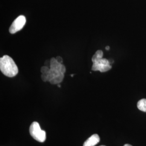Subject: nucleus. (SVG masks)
Listing matches in <instances>:
<instances>
[{"label":"nucleus","mask_w":146,"mask_h":146,"mask_svg":"<svg viewBox=\"0 0 146 146\" xmlns=\"http://www.w3.org/2000/svg\"></svg>","instance_id":"obj_17"},{"label":"nucleus","mask_w":146,"mask_h":146,"mask_svg":"<svg viewBox=\"0 0 146 146\" xmlns=\"http://www.w3.org/2000/svg\"><path fill=\"white\" fill-rule=\"evenodd\" d=\"M56 61H58V62L60 63L61 64H62V63L63 62L62 58L60 57V56H57L56 58Z\"/></svg>","instance_id":"obj_11"},{"label":"nucleus","mask_w":146,"mask_h":146,"mask_svg":"<svg viewBox=\"0 0 146 146\" xmlns=\"http://www.w3.org/2000/svg\"><path fill=\"white\" fill-rule=\"evenodd\" d=\"M110 47H109V46H107V47H106V50H110Z\"/></svg>","instance_id":"obj_13"},{"label":"nucleus","mask_w":146,"mask_h":146,"mask_svg":"<svg viewBox=\"0 0 146 146\" xmlns=\"http://www.w3.org/2000/svg\"><path fill=\"white\" fill-rule=\"evenodd\" d=\"M99 136L95 134L91 136L90 137L84 142L83 146H95L99 142Z\"/></svg>","instance_id":"obj_5"},{"label":"nucleus","mask_w":146,"mask_h":146,"mask_svg":"<svg viewBox=\"0 0 146 146\" xmlns=\"http://www.w3.org/2000/svg\"><path fill=\"white\" fill-rule=\"evenodd\" d=\"M93 64L92 69L94 71L99 70L100 72H106L111 69L110 62L106 58H92Z\"/></svg>","instance_id":"obj_3"},{"label":"nucleus","mask_w":146,"mask_h":146,"mask_svg":"<svg viewBox=\"0 0 146 146\" xmlns=\"http://www.w3.org/2000/svg\"><path fill=\"white\" fill-rule=\"evenodd\" d=\"M132 146L131 145H129V144H125V145L124 146Z\"/></svg>","instance_id":"obj_14"},{"label":"nucleus","mask_w":146,"mask_h":146,"mask_svg":"<svg viewBox=\"0 0 146 146\" xmlns=\"http://www.w3.org/2000/svg\"><path fill=\"white\" fill-rule=\"evenodd\" d=\"M29 132L31 135L35 140L40 142H44L46 140V133L43 131L39 123L37 122H34L31 123L29 128Z\"/></svg>","instance_id":"obj_2"},{"label":"nucleus","mask_w":146,"mask_h":146,"mask_svg":"<svg viewBox=\"0 0 146 146\" xmlns=\"http://www.w3.org/2000/svg\"><path fill=\"white\" fill-rule=\"evenodd\" d=\"M102 57H103V52L101 50L96 51V52H95L94 56H93V58H102Z\"/></svg>","instance_id":"obj_8"},{"label":"nucleus","mask_w":146,"mask_h":146,"mask_svg":"<svg viewBox=\"0 0 146 146\" xmlns=\"http://www.w3.org/2000/svg\"><path fill=\"white\" fill-rule=\"evenodd\" d=\"M137 108L142 111L146 112V99H143L138 101L137 104Z\"/></svg>","instance_id":"obj_7"},{"label":"nucleus","mask_w":146,"mask_h":146,"mask_svg":"<svg viewBox=\"0 0 146 146\" xmlns=\"http://www.w3.org/2000/svg\"><path fill=\"white\" fill-rule=\"evenodd\" d=\"M61 72L63 74H64V73L66 72V67L63 64H62V66L61 68Z\"/></svg>","instance_id":"obj_12"},{"label":"nucleus","mask_w":146,"mask_h":146,"mask_svg":"<svg viewBox=\"0 0 146 146\" xmlns=\"http://www.w3.org/2000/svg\"><path fill=\"white\" fill-rule=\"evenodd\" d=\"M26 22V17L23 15L19 16L13 22L9 28V32L11 34H15L20 31L25 26Z\"/></svg>","instance_id":"obj_4"},{"label":"nucleus","mask_w":146,"mask_h":146,"mask_svg":"<svg viewBox=\"0 0 146 146\" xmlns=\"http://www.w3.org/2000/svg\"><path fill=\"white\" fill-rule=\"evenodd\" d=\"M62 64L58 62L56 60V58H52L50 60V69L53 70H56L59 72H61V68Z\"/></svg>","instance_id":"obj_6"},{"label":"nucleus","mask_w":146,"mask_h":146,"mask_svg":"<svg viewBox=\"0 0 146 146\" xmlns=\"http://www.w3.org/2000/svg\"><path fill=\"white\" fill-rule=\"evenodd\" d=\"M0 69L5 75L9 78L15 76L19 72L15 63L8 55H4L0 58Z\"/></svg>","instance_id":"obj_1"},{"label":"nucleus","mask_w":146,"mask_h":146,"mask_svg":"<svg viewBox=\"0 0 146 146\" xmlns=\"http://www.w3.org/2000/svg\"><path fill=\"white\" fill-rule=\"evenodd\" d=\"M73 76H74V75H71V76H72V77H73Z\"/></svg>","instance_id":"obj_16"},{"label":"nucleus","mask_w":146,"mask_h":146,"mask_svg":"<svg viewBox=\"0 0 146 146\" xmlns=\"http://www.w3.org/2000/svg\"><path fill=\"white\" fill-rule=\"evenodd\" d=\"M41 78H42L43 81L47 82V74H42V75H41Z\"/></svg>","instance_id":"obj_10"},{"label":"nucleus","mask_w":146,"mask_h":146,"mask_svg":"<svg viewBox=\"0 0 146 146\" xmlns=\"http://www.w3.org/2000/svg\"><path fill=\"white\" fill-rule=\"evenodd\" d=\"M50 71V68H48L47 66H43L41 67V72L42 74H48Z\"/></svg>","instance_id":"obj_9"},{"label":"nucleus","mask_w":146,"mask_h":146,"mask_svg":"<svg viewBox=\"0 0 146 146\" xmlns=\"http://www.w3.org/2000/svg\"><path fill=\"white\" fill-rule=\"evenodd\" d=\"M58 87H60V88L61 87V85H60V84H58Z\"/></svg>","instance_id":"obj_15"}]
</instances>
